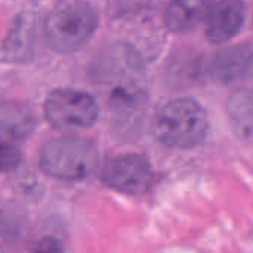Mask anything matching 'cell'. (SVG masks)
Segmentation results:
<instances>
[{
	"mask_svg": "<svg viewBox=\"0 0 253 253\" xmlns=\"http://www.w3.org/2000/svg\"><path fill=\"white\" fill-rule=\"evenodd\" d=\"M98 12L89 0H58L44 22L50 49L71 53L83 47L98 28Z\"/></svg>",
	"mask_w": 253,
	"mask_h": 253,
	"instance_id": "obj_1",
	"label": "cell"
},
{
	"mask_svg": "<svg viewBox=\"0 0 253 253\" xmlns=\"http://www.w3.org/2000/svg\"><path fill=\"white\" fill-rule=\"evenodd\" d=\"M205 108L191 98H176L165 104L156 114L153 132L159 142L170 148L190 150L208 133Z\"/></svg>",
	"mask_w": 253,
	"mask_h": 253,
	"instance_id": "obj_2",
	"label": "cell"
},
{
	"mask_svg": "<svg viewBox=\"0 0 253 253\" xmlns=\"http://www.w3.org/2000/svg\"><path fill=\"white\" fill-rule=\"evenodd\" d=\"M96 163V147L90 141L77 136L52 139L40 153L42 170L61 181L83 179L93 172Z\"/></svg>",
	"mask_w": 253,
	"mask_h": 253,
	"instance_id": "obj_3",
	"label": "cell"
},
{
	"mask_svg": "<svg viewBox=\"0 0 253 253\" xmlns=\"http://www.w3.org/2000/svg\"><path fill=\"white\" fill-rule=\"evenodd\" d=\"M44 117L49 125L61 132L89 129L98 119V104L92 95L74 90H53L44 102Z\"/></svg>",
	"mask_w": 253,
	"mask_h": 253,
	"instance_id": "obj_4",
	"label": "cell"
},
{
	"mask_svg": "<svg viewBox=\"0 0 253 253\" xmlns=\"http://www.w3.org/2000/svg\"><path fill=\"white\" fill-rule=\"evenodd\" d=\"M105 185L125 194H144L153 184L150 162L139 154H126L108 160L101 172Z\"/></svg>",
	"mask_w": 253,
	"mask_h": 253,
	"instance_id": "obj_5",
	"label": "cell"
},
{
	"mask_svg": "<svg viewBox=\"0 0 253 253\" xmlns=\"http://www.w3.org/2000/svg\"><path fill=\"white\" fill-rule=\"evenodd\" d=\"M209 73L221 84L253 79V43H239L218 52L211 62Z\"/></svg>",
	"mask_w": 253,
	"mask_h": 253,
	"instance_id": "obj_6",
	"label": "cell"
},
{
	"mask_svg": "<svg viewBox=\"0 0 253 253\" xmlns=\"http://www.w3.org/2000/svg\"><path fill=\"white\" fill-rule=\"evenodd\" d=\"M243 22V0H215L206 16L205 33L211 43L222 44L240 31Z\"/></svg>",
	"mask_w": 253,
	"mask_h": 253,
	"instance_id": "obj_7",
	"label": "cell"
},
{
	"mask_svg": "<svg viewBox=\"0 0 253 253\" xmlns=\"http://www.w3.org/2000/svg\"><path fill=\"white\" fill-rule=\"evenodd\" d=\"M225 108L234 135L243 142L253 144V87L233 92Z\"/></svg>",
	"mask_w": 253,
	"mask_h": 253,
	"instance_id": "obj_8",
	"label": "cell"
},
{
	"mask_svg": "<svg viewBox=\"0 0 253 253\" xmlns=\"http://www.w3.org/2000/svg\"><path fill=\"white\" fill-rule=\"evenodd\" d=\"M211 0H172L165 13V24L173 33H187L206 19Z\"/></svg>",
	"mask_w": 253,
	"mask_h": 253,
	"instance_id": "obj_9",
	"label": "cell"
},
{
	"mask_svg": "<svg viewBox=\"0 0 253 253\" xmlns=\"http://www.w3.org/2000/svg\"><path fill=\"white\" fill-rule=\"evenodd\" d=\"M36 24L28 15H21L13 28L7 34L3 44L4 61H25L34 52Z\"/></svg>",
	"mask_w": 253,
	"mask_h": 253,
	"instance_id": "obj_10",
	"label": "cell"
},
{
	"mask_svg": "<svg viewBox=\"0 0 253 253\" xmlns=\"http://www.w3.org/2000/svg\"><path fill=\"white\" fill-rule=\"evenodd\" d=\"M1 138L3 141L16 142L28 138L36 126V119L33 113L22 105L3 104L1 114Z\"/></svg>",
	"mask_w": 253,
	"mask_h": 253,
	"instance_id": "obj_11",
	"label": "cell"
},
{
	"mask_svg": "<svg viewBox=\"0 0 253 253\" xmlns=\"http://www.w3.org/2000/svg\"><path fill=\"white\" fill-rule=\"evenodd\" d=\"M0 157H1V170L3 172H10L19 165L21 151H19V148L16 145H13V142L1 141Z\"/></svg>",
	"mask_w": 253,
	"mask_h": 253,
	"instance_id": "obj_12",
	"label": "cell"
}]
</instances>
